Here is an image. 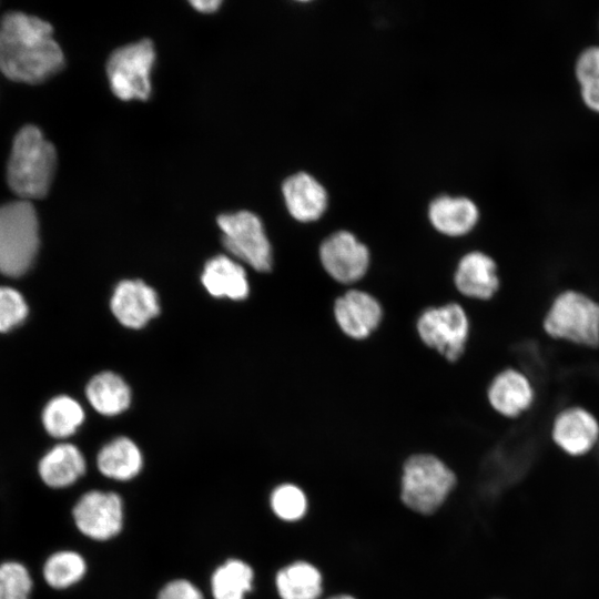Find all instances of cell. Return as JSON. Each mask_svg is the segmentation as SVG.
Here are the masks:
<instances>
[{"label":"cell","instance_id":"6da1fadb","mask_svg":"<svg viewBox=\"0 0 599 599\" xmlns=\"http://www.w3.org/2000/svg\"><path fill=\"white\" fill-rule=\"evenodd\" d=\"M52 27L22 12H9L0 21V70L9 79L41 83L64 65L63 52Z\"/></svg>","mask_w":599,"mask_h":599},{"label":"cell","instance_id":"7a4b0ae2","mask_svg":"<svg viewBox=\"0 0 599 599\" xmlns=\"http://www.w3.org/2000/svg\"><path fill=\"white\" fill-rule=\"evenodd\" d=\"M57 169L54 146L33 126L22 128L14 138L8 162L7 180L19 196L41 199L47 195Z\"/></svg>","mask_w":599,"mask_h":599},{"label":"cell","instance_id":"3957f363","mask_svg":"<svg viewBox=\"0 0 599 599\" xmlns=\"http://www.w3.org/2000/svg\"><path fill=\"white\" fill-rule=\"evenodd\" d=\"M40 246L39 222L27 201L0 206V274L20 277L32 266Z\"/></svg>","mask_w":599,"mask_h":599},{"label":"cell","instance_id":"277c9868","mask_svg":"<svg viewBox=\"0 0 599 599\" xmlns=\"http://www.w3.org/2000/svg\"><path fill=\"white\" fill-rule=\"evenodd\" d=\"M456 475L437 456H409L403 465L400 499L410 510L429 515L446 500L456 485Z\"/></svg>","mask_w":599,"mask_h":599},{"label":"cell","instance_id":"5b68a950","mask_svg":"<svg viewBox=\"0 0 599 599\" xmlns=\"http://www.w3.org/2000/svg\"><path fill=\"white\" fill-rule=\"evenodd\" d=\"M415 331L420 343L448 363L458 362L465 354L470 334L466 309L456 301L423 308Z\"/></svg>","mask_w":599,"mask_h":599},{"label":"cell","instance_id":"8992f818","mask_svg":"<svg viewBox=\"0 0 599 599\" xmlns=\"http://www.w3.org/2000/svg\"><path fill=\"white\" fill-rule=\"evenodd\" d=\"M544 328L554 338L596 347L599 345V303L577 291L561 292L546 314Z\"/></svg>","mask_w":599,"mask_h":599},{"label":"cell","instance_id":"52a82bcc","mask_svg":"<svg viewBox=\"0 0 599 599\" xmlns=\"http://www.w3.org/2000/svg\"><path fill=\"white\" fill-rule=\"evenodd\" d=\"M154 61L155 50L149 39L114 50L106 61V75L113 94L123 101L148 100L152 91Z\"/></svg>","mask_w":599,"mask_h":599},{"label":"cell","instance_id":"ba28073f","mask_svg":"<svg viewBox=\"0 0 599 599\" xmlns=\"http://www.w3.org/2000/svg\"><path fill=\"white\" fill-rule=\"evenodd\" d=\"M217 225L222 231V243L233 257L257 272L272 270V245L262 220L255 213L238 211L221 214Z\"/></svg>","mask_w":599,"mask_h":599},{"label":"cell","instance_id":"9c48e42d","mask_svg":"<svg viewBox=\"0 0 599 599\" xmlns=\"http://www.w3.org/2000/svg\"><path fill=\"white\" fill-rule=\"evenodd\" d=\"M317 256L325 275L339 285L361 282L372 263L369 247L348 230H337L325 236L318 245Z\"/></svg>","mask_w":599,"mask_h":599},{"label":"cell","instance_id":"30bf717a","mask_svg":"<svg viewBox=\"0 0 599 599\" xmlns=\"http://www.w3.org/2000/svg\"><path fill=\"white\" fill-rule=\"evenodd\" d=\"M71 517L81 535L91 540L105 541L122 530L123 501L112 491L89 490L73 504Z\"/></svg>","mask_w":599,"mask_h":599},{"label":"cell","instance_id":"8fae6325","mask_svg":"<svg viewBox=\"0 0 599 599\" xmlns=\"http://www.w3.org/2000/svg\"><path fill=\"white\" fill-rule=\"evenodd\" d=\"M332 314L341 333L356 342L369 338L384 321L380 301L361 288H349L335 297Z\"/></svg>","mask_w":599,"mask_h":599},{"label":"cell","instance_id":"7c38bea8","mask_svg":"<svg viewBox=\"0 0 599 599\" xmlns=\"http://www.w3.org/2000/svg\"><path fill=\"white\" fill-rule=\"evenodd\" d=\"M453 285L460 295L470 300L487 301L500 286L495 260L483 251H469L457 262Z\"/></svg>","mask_w":599,"mask_h":599},{"label":"cell","instance_id":"4fadbf2b","mask_svg":"<svg viewBox=\"0 0 599 599\" xmlns=\"http://www.w3.org/2000/svg\"><path fill=\"white\" fill-rule=\"evenodd\" d=\"M114 317L125 327L139 329L160 313L156 292L140 280L121 281L110 301Z\"/></svg>","mask_w":599,"mask_h":599},{"label":"cell","instance_id":"5bb4252c","mask_svg":"<svg viewBox=\"0 0 599 599\" xmlns=\"http://www.w3.org/2000/svg\"><path fill=\"white\" fill-rule=\"evenodd\" d=\"M282 194L288 214L300 223L321 220L328 207V192L314 175L301 171L282 183Z\"/></svg>","mask_w":599,"mask_h":599},{"label":"cell","instance_id":"9a60e30c","mask_svg":"<svg viewBox=\"0 0 599 599\" xmlns=\"http://www.w3.org/2000/svg\"><path fill=\"white\" fill-rule=\"evenodd\" d=\"M87 471V460L73 444L61 441L44 451L35 465V474L48 489L63 490L75 485Z\"/></svg>","mask_w":599,"mask_h":599},{"label":"cell","instance_id":"2e32d148","mask_svg":"<svg viewBox=\"0 0 599 599\" xmlns=\"http://www.w3.org/2000/svg\"><path fill=\"white\" fill-rule=\"evenodd\" d=\"M479 209L464 195L440 194L427 206V219L432 227L446 237H461L478 224Z\"/></svg>","mask_w":599,"mask_h":599},{"label":"cell","instance_id":"e0dca14e","mask_svg":"<svg viewBox=\"0 0 599 599\" xmlns=\"http://www.w3.org/2000/svg\"><path fill=\"white\" fill-rule=\"evenodd\" d=\"M552 438L564 451L572 456L583 455L598 441L599 423L589 410L568 407L556 416Z\"/></svg>","mask_w":599,"mask_h":599},{"label":"cell","instance_id":"ac0fdd59","mask_svg":"<svg viewBox=\"0 0 599 599\" xmlns=\"http://www.w3.org/2000/svg\"><path fill=\"white\" fill-rule=\"evenodd\" d=\"M534 399L531 382L515 368H506L496 374L487 387L489 405L505 417L519 416L531 406Z\"/></svg>","mask_w":599,"mask_h":599},{"label":"cell","instance_id":"d6986e66","mask_svg":"<svg viewBox=\"0 0 599 599\" xmlns=\"http://www.w3.org/2000/svg\"><path fill=\"white\" fill-rule=\"evenodd\" d=\"M201 282L210 295L242 301L248 296L250 285L243 266L227 255L210 258L201 274Z\"/></svg>","mask_w":599,"mask_h":599},{"label":"cell","instance_id":"ffe728a7","mask_svg":"<svg viewBox=\"0 0 599 599\" xmlns=\"http://www.w3.org/2000/svg\"><path fill=\"white\" fill-rule=\"evenodd\" d=\"M97 466L106 478L126 481L136 477L143 467L139 446L128 437H116L98 453Z\"/></svg>","mask_w":599,"mask_h":599},{"label":"cell","instance_id":"44dd1931","mask_svg":"<svg viewBox=\"0 0 599 599\" xmlns=\"http://www.w3.org/2000/svg\"><path fill=\"white\" fill-rule=\"evenodd\" d=\"M88 571L85 558L74 549H57L40 566L43 583L54 591H64L80 583Z\"/></svg>","mask_w":599,"mask_h":599},{"label":"cell","instance_id":"7402d4cb","mask_svg":"<svg viewBox=\"0 0 599 599\" xmlns=\"http://www.w3.org/2000/svg\"><path fill=\"white\" fill-rule=\"evenodd\" d=\"M90 405L101 415L115 416L128 409L131 389L125 380L113 372L94 375L85 387Z\"/></svg>","mask_w":599,"mask_h":599},{"label":"cell","instance_id":"603a6c76","mask_svg":"<svg viewBox=\"0 0 599 599\" xmlns=\"http://www.w3.org/2000/svg\"><path fill=\"white\" fill-rule=\"evenodd\" d=\"M275 587L281 599H318L323 592V577L314 565L295 561L278 570Z\"/></svg>","mask_w":599,"mask_h":599},{"label":"cell","instance_id":"cb8c5ba5","mask_svg":"<svg viewBox=\"0 0 599 599\" xmlns=\"http://www.w3.org/2000/svg\"><path fill=\"white\" fill-rule=\"evenodd\" d=\"M83 422L82 406L68 395L51 398L41 413V423L45 433L60 440L74 435Z\"/></svg>","mask_w":599,"mask_h":599},{"label":"cell","instance_id":"d4e9b609","mask_svg":"<svg viewBox=\"0 0 599 599\" xmlns=\"http://www.w3.org/2000/svg\"><path fill=\"white\" fill-rule=\"evenodd\" d=\"M254 571L240 559H229L220 565L211 577V591L214 599H245L252 590Z\"/></svg>","mask_w":599,"mask_h":599},{"label":"cell","instance_id":"484cf974","mask_svg":"<svg viewBox=\"0 0 599 599\" xmlns=\"http://www.w3.org/2000/svg\"><path fill=\"white\" fill-rule=\"evenodd\" d=\"M35 579L27 561L18 557L0 559V599H33Z\"/></svg>","mask_w":599,"mask_h":599},{"label":"cell","instance_id":"4316f807","mask_svg":"<svg viewBox=\"0 0 599 599\" xmlns=\"http://www.w3.org/2000/svg\"><path fill=\"white\" fill-rule=\"evenodd\" d=\"M271 508L284 521H297L307 511L305 493L294 484H282L271 494Z\"/></svg>","mask_w":599,"mask_h":599},{"label":"cell","instance_id":"83f0119b","mask_svg":"<svg viewBox=\"0 0 599 599\" xmlns=\"http://www.w3.org/2000/svg\"><path fill=\"white\" fill-rule=\"evenodd\" d=\"M28 314L29 306L22 294L13 287L0 286V333L19 327Z\"/></svg>","mask_w":599,"mask_h":599},{"label":"cell","instance_id":"f1b7e54d","mask_svg":"<svg viewBox=\"0 0 599 599\" xmlns=\"http://www.w3.org/2000/svg\"><path fill=\"white\" fill-rule=\"evenodd\" d=\"M575 72L580 85L599 80V47H589L579 54Z\"/></svg>","mask_w":599,"mask_h":599},{"label":"cell","instance_id":"f546056e","mask_svg":"<svg viewBox=\"0 0 599 599\" xmlns=\"http://www.w3.org/2000/svg\"><path fill=\"white\" fill-rule=\"evenodd\" d=\"M156 599H204L201 590L190 580L174 579L159 592Z\"/></svg>","mask_w":599,"mask_h":599},{"label":"cell","instance_id":"4dcf8cb0","mask_svg":"<svg viewBox=\"0 0 599 599\" xmlns=\"http://www.w3.org/2000/svg\"><path fill=\"white\" fill-rule=\"evenodd\" d=\"M581 97L590 110L599 113V80L582 84Z\"/></svg>","mask_w":599,"mask_h":599},{"label":"cell","instance_id":"1f68e13d","mask_svg":"<svg viewBox=\"0 0 599 599\" xmlns=\"http://www.w3.org/2000/svg\"><path fill=\"white\" fill-rule=\"evenodd\" d=\"M190 4L197 11L202 13H212L216 11L220 6L222 4V1L220 0H196L191 1Z\"/></svg>","mask_w":599,"mask_h":599},{"label":"cell","instance_id":"d6a6232c","mask_svg":"<svg viewBox=\"0 0 599 599\" xmlns=\"http://www.w3.org/2000/svg\"><path fill=\"white\" fill-rule=\"evenodd\" d=\"M327 599H355L353 596H349V595H337V596H332Z\"/></svg>","mask_w":599,"mask_h":599}]
</instances>
